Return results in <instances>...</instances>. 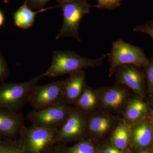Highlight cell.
I'll return each mask as SVG.
<instances>
[{
    "mask_svg": "<svg viewBox=\"0 0 153 153\" xmlns=\"http://www.w3.org/2000/svg\"><path fill=\"white\" fill-rule=\"evenodd\" d=\"M58 7V6L50 7L41 9L37 12H34L31 10L28 5L27 2L25 1V3L13 14L15 25L21 29L27 30L33 26L37 14Z\"/></svg>",
    "mask_w": 153,
    "mask_h": 153,
    "instance_id": "obj_15",
    "label": "cell"
},
{
    "mask_svg": "<svg viewBox=\"0 0 153 153\" xmlns=\"http://www.w3.org/2000/svg\"><path fill=\"white\" fill-rule=\"evenodd\" d=\"M25 122L20 111L0 108V136L10 137L19 134Z\"/></svg>",
    "mask_w": 153,
    "mask_h": 153,
    "instance_id": "obj_12",
    "label": "cell"
},
{
    "mask_svg": "<svg viewBox=\"0 0 153 153\" xmlns=\"http://www.w3.org/2000/svg\"><path fill=\"white\" fill-rule=\"evenodd\" d=\"M4 1L5 3H7L8 2V0H4Z\"/></svg>",
    "mask_w": 153,
    "mask_h": 153,
    "instance_id": "obj_31",
    "label": "cell"
},
{
    "mask_svg": "<svg viewBox=\"0 0 153 153\" xmlns=\"http://www.w3.org/2000/svg\"><path fill=\"white\" fill-rule=\"evenodd\" d=\"M152 111L149 107L140 98L131 100L125 111L126 120L131 126L149 118Z\"/></svg>",
    "mask_w": 153,
    "mask_h": 153,
    "instance_id": "obj_13",
    "label": "cell"
},
{
    "mask_svg": "<svg viewBox=\"0 0 153 153\" xmlns=\"http://www.w3.org/2000/svg\"><path fill=\"white\" fill-rule=\"evenodd\" d=\"M9 75L7 64L2 55L0 53V81H3Z\"/></svg>",
    "mask_w": 153,
    "mask_h": 153,
    "instance_id": "obj_24",
    "label": "cell"
},
{
    "mask_svg": "<svg viewBox=\"0 0 153 153\" xmlns=\"http://www.w3.org/2000/svg\"><path fill=\"white\" fill-rule=\"evenodd\" d=\"M102 96V102L107 108L113 111L120 109L125 103L127 94L122 88L112 87L105 88Z\"/></svg>",
    "mask_w": 153,
    "mask_h": 153,
    "instance_id": "obj_14",
    "label": "cell"
},
{
    "mask_svg": "<svg viewBox=\"0 0 153 153\" xmlns=\"http://www.w3.org/2000/svg\"><path fill=\"white\" fill-rule=\"evenodd\" d=\"M107 57L110 64V76L114 74L118 67L122 65L131 64L145 68L149 61L140 47L131 45L122 39L113 42L111 52L107 53Z\"/></svg>",
    "mask_w": 153,
    "mask_h": 153,
    "instance_id": "obj_4",
    "label": "cell"
},
{
    "mask_svg": "<svg viewBox=\"0 0 153 153\" xmlns=\"http://www.w3.org/2000/svg\"><path fill=\"white\" fill-rule=\"evenodd\" d=\"M112 124L111 120L105 116H94L87 118V132L94 135H103L111 129Z\"/></svg>",
    "mask_w": 153,
    "mask_h": 153,
    "instance_id": "obj_16",
    "label": "cell"
},
{
    "mask_svg": "<svg viewBox=\"0 0 153 153\" xmlns=\"http://www.w3.org/2000/svg\"><path fill=\"white\" fill-rule=\"evenodd\" d=\"M134 32L144 33L150 36L153 41V20L148 21L143 25H139L134 27Z\"/></svg>",
    "mask_w": 153,
    "mask_h": 153,
    "instance_id": "obj_23",
    "label": "cell"
},
{
    "mask_svg": "<svg viewBox=\"0 0 153 153\" xmlns=\"http://www.w3.org/2000/svg\"><path fill=\"white\" fill-rule=\"evenodd\" d=\"M116 71L118 82L140 96L144 95L146 82L145 73L141 68L135 65L127 64L118 67Z\"/></svg>",
    "mask_w": 153,
    "mask_h": 153,
    "instance_id": "obj_9",
    "label": "cell"
},
{
    "mask_svg": "<svg viewBox=\"0 0 153 153\" xmlns=\"http://www.w3.org/2000/svg\"><path fill=\"white\" fill-rule=\"evenodd\" d=\"M137 153H153V149L151 148H149V149H147L144 150L140 151Z\"/></svg>",
    "mask_w": 153,
    "mask_h": 153,
    "instance_id": "obj_29",
    "label": "cell"
},
{
    "mask_svg": "<svg viewBox=\"0 0 153 153\" xmlns=\"http://www.w3.org/2000/svg\"><path fill=\"white\" fill-rule=\"evenodd\" d=\"M123 0H97V4L93 7L98 9L113 10L120 7Z\"/></svg>",
    "mask_w": 153,
    "mask_h": 153,
    "instance_id": "obj_22",
    "label": "cell"
},
{
    "mask_svg": "<svg viewBox=\"0 0 153 153\" xmlns=\"http://www.w3.org/2000/svg\"><path fill=\"white\" fill-rule=\"evenodd\" d=\"M86 86L85 73L83 70L74 71L63 80V91L64 102L74 104Z\"/></svg>",
    "mask_w": 153,
    "mask_h": 153,
    "instance_id": "obj_11",
    "label": "cell"
},
{
    "mask_svg": "<svg viewBox=\"0 0 153 153\" xmlns=\"http://www.w3.org/2000/svg\"><path fill=\"white\" fill-rule=\"evenodd\" d=\"M144 68L148 91L151 94H153V54L148 66Z\"/></svg>",
    "mask_w": 153,
    "mask_h": 153,
    "instance_id": "obj_21",
    "label": "cell"
},
{
    "mask_svg": "<svg viewBox=\"0 0 153 153\" xmlns=\"http://www.w3.org/2000/svg\"><path fill=\"white\" fill-rule=\"evenodd\" d=\"M49 0H26L28 5L31 9L41 10Z\"/></svg>",
    "mask_w": 153,
    "mask_h": 153,
    "instance_id": "obj_25",
    "label": "cell"
},
{
    "mask_svg": "<svg viewBox=\"0 0 153 153\" xmlns=\"http://www.w3.org/2000/svg\"><path fill=\"white\" fill-rule=\"evenodd\" d=\"M50 153H64L62 150H58V149H56V150L54 151V152Z\"/></svg>",
    "mask_w": 153,
    "mask_h": 153,
    "instance_id": "obj_30",
    "label": "cell"
},
{
    "mask_svg": "<svg viewBox=\"0 0 153 153\" xmlns=\"http://www.w3.org/2000/svg\"><path fill=\"white\" fill-rule=\"evenodd\" d=\"M102 153H127L124 150L119 149L112 145H106L102 148Z\"/></svg>",
    "mask_w": 153,
    "mask_h": 153,
    "instance_id": "obj_26",
    "label": "cell"
},
{
    "mask_svg": "<svg viewBox=\"0 0 153 153\" xmlns=\"http://www.w3.org/2000/svg\"><path fill=\"white\" fill-rule=\"evenodd\" d=\"M0 153H26L20 143L4 140L0 136Z\"/></svg>",
    "mask_w": 153,
    "mask_h": 153,
    "instance_id": "obj_19",
    "label": "cell"
},
{
    "mask_svg": "<svg viewBox=\"0 0 153 153\" xmlns=\"http://www.w3.org/2000/svg\"><path fill=\"white\" fill-rule=\"evenodd\" d=\"M131 126L127 123L119 124L113 132L111 144L115 147L125 151L130 141Z\"/></svg>",
    "mask_w": 153,
    "mask_h": 153,
    "instance_id": "obj_17",
    "label": "cell"
},
{
    "mask_svg": "<svg viewBox=\"0 0 153 153\" xmlns=\"http://www.w3.org/2000/svg\"><path fill=\"white\" fill-rule=\"evenodd\" d=\"M57 130V129L25 125L19 133L21 139L19 143L26 153H44L56 141Z\"/></svg>",
    "mask_w": 153,
    "mask_h": 153,
    "instance_id": "obj_5",
    "label": "cell"
},
{
    "mask_svg": "<svg viewBox=\"0 0 153 153\" xmlns=\"http://www.w3.org/2000/svg\"><path fill=\"white\" fill-rule=\"evenodd\" d=\"M4 16L1 11L0 10V27L4 25Z\"/></svg>",
    "mask_w": 153,
    "mask_h": 153,
    "instance_id": "obj_27",
    "label": "cell"
},
{
    "mask_svg": "<svg viewBox=\"0 0 153 153\" xmlns=\"http://www.w3.org/2000/svg\"><path fill=\"white\" fill-rule=\"evenodd\" d=\"M149 119L151 127H152L153 132V111H152V112H151L149 116Z\"/></svg>",
    "mask_w": 153,
    "mask_h": 153,
    "instance_id": "obj_28",
    "label": "cell"
},
{
    "mask_svg": "<svg viewBox=\"0 0 153 153\" xmlns=\"http://www.w3.org/2000/svg\"><path fill=\"white\" fill-rule=\"evenodd\" d=\"M63 12V23L56 39L61 37H73L80 41L79 28L81 20L90 12L93 6L87 0H57Z\"/></svg>",
    "mask_w": 153,
    "mask_h": 153,
    "instance_id": "obj_2",
    "label": "cell"
},
{
    "mask_svg": "<svg viewBox=\"0 0 153 153\" xmlns=\"http://www.w3.org/2000/svg\"><path fill=\"white\" fill-rule=\"evenodd\" d=\"M63 82V80H58L45 85H36L29 97V104L34 109L38 110L65 103Z\"/></svg>",
    "mask_w": 153,
    "mask_h": 153,
    "instance_id": "obj_7",
    "label": "cell"
},
{
    "mask_svg": "<svg viewBox=\"0 0 153 153\" xmlns=\"http://www.w3.org/2000/svg\"><path fill=\"white\" fill-rule=\"evenodd\" d=\"M107 57V53L99 58L89 59L77 55L72 51H55L51 65L44 76L54 77L70 74L85 68H94L101 65Z\"/></svg>",
    "mask_w": 153,
    "mask_h": 153,
    "instance_id": "obj_1",
    "label": "cell"
},
{
    "mask_svg": "<svg viewBox=\"0 0 153 153\" xmlns=\"http://www.w3.org/2000/svg\"><path fill=\"white\" fill-rule=\"evenodd\" d=\"M97 100L95 91L86 85L74 104L75 108L86 115L95 108L97 104Z\"/></svg>",
    "mask_w": 153,
    "mask_h": 153,
    "instance_id": "obj_18",
    "label": "cell"
},
{
    "mask_svg": "<svg viewBox=\"0 0 153 153\" xmlns=\"http://www.w3.org/2000/svg\"><path fill=\"white\" fill-rule=\"evenodd\" d=\"M44 76L41 73L26 82L3 83L0 86V108L20 111L28 102L33 88Z\"/></svg>",
    "mask_w": 153,
    "mask_h": 153,
    "instance_id": "obj_3",
    "label": "cell"
},
{
    "mask_svg": "<svg viewBox=\"0 0 153 153\" xmlns=\"http://www.w3.org/2000/svg\"><path fill=\"white\" fill-rule=\"evenodd\" d=\"M87 121L86 114L72 107L65 122L57 130L56 141L82 137L87 133Z\"/></svg>",
    "mask_w": 153,
    "mask_h": 153,
    "instance_id": "obj_8",
    "label": "cell"
},
{
    "mask_svg": "<svg viewBox=\"0 0 153 153\" xmlns=\"http://www.w3.org/2000/svg\"><path fill=\"white\" fill-rule=\"evenodd\" d=\"M97 153L95 146L88 140L81 141L67 150V153Z\"/></svg>",
    "mask_w": 153,
    "mask_h": 153,
    "instance_id": "obj_20",
    "label": "cell"
},
{
    "mask_svg": "<svg viewBox=\"0 0 153 153\" xmlns=\"http://www.w3.org/2000/svg\"><path fill=\"white\" fill-rule=\"evenodd\" d=\"M72 106L66 103L41 110L33 109L26 118L32 125L47 128L58 129L64 123Z\"/></svg>",
    "mask_w": 153,
    "mask_h": 153,
    "instance_id": "obj_6",
    "label": "cell"
},
{
    "mask_svg": "<svg viewBox=\"0 0 153 153\" xmlns=\"http://www.w3.org/2000/svg\"><path fill=\"white\" fill-rule=\"evenodd\" d=\"M130 142L137 152L152 146L153 132L149 118L131 126Z\"/></svg>",
    "mask_w": 153,
    "mask_h": 153,
    "instance_id": "obj_10",
    "label": "cell"
}]
</instances>
